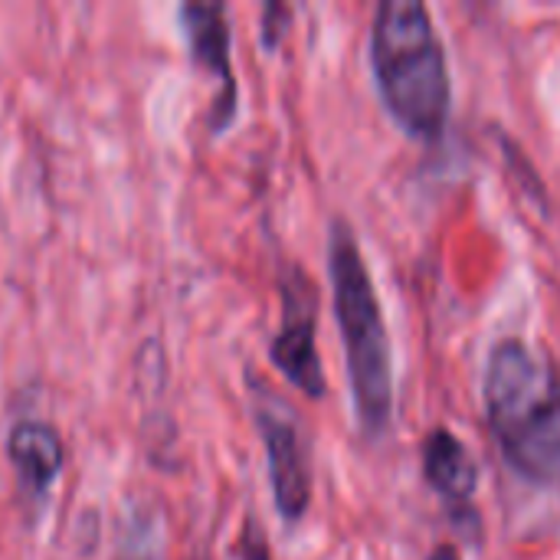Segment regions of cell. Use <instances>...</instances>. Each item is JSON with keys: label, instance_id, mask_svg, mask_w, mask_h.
<instances>
[{"label": "cell", "instance_id": "obj_6", "mask_svg": "<svg viewBox=\"0 0 560 560\" xmlns=\"http://www.w3.org/2000/svg\"><path fill=\"white\" fill-rule=\"evenodd\" d=\"M180 13H184L194 62L220 82V95H217L213 115H210V128L220 131L230 125V118L236 112V79H233V66H230L226 7L223 3H184Z\"/></svg>", "mask_w": 560, "mask_h": 560}, {"label": "cell", "instance_id": "obj_7", "mask_svg": "<svg viewBox=\"0 0 560 560\" xmlns=\"http://www.w3.org/2000/svg\"><path fill=\"white\" fill-rule=\"evenodd\" d=\"M423 476L433 486V492L443 495L450 505H469L476 499L479 466L469 446L446 427L430 430L423 440Z\"/></svg>", "mask_w": 560, "mask_h": 560}, {"label": "cell", "instance_id": "obj_4", "mask_svg": "<svg viewBox=\"0 0 560 560\" xmlns=\"http://www.w3.org/2000/svg\"><path fill=\"white\" fill-rule=\"evenodd\" d=\"M253 400H256V427L266 443L276 509L285 522H302L312 502V469H308V450L299 420L289 410V404H282L266 387H256Z\"/></svg>", "mask_w": 560, "mask_h": 560}, {"label": "cell", "instance_id": "obj_1", "mask_svg": "<svg viewBox=\"0 0 560 560\" xmlns=\"http://www.w3.org/2000/svg\"><path fill=\"white\" fill-rule=\"evenodd\" d=\"M486 417L502 459L532 486L560 489V371L528 341L502 338L486 361Z\"/></svg>", "mask_w": 560, "mask_h": 560}, {"label": "cell", "instance_id": "obj_3", "mask_svg": "<svg viewBox=\"0 0 560 560\" xmlns=\"http://www.w3.org/2000/svg\"><path fill=\"white\" fill-rule=\"evenodd\" d=\"M328 272L348 381L354 394V413L361 430L377 440L387 433L394 417V348L364 253L345 220L331 223Z\"/></svg>", "mask_w": 560, "mask_h": 560}, {"label": "cell", "instance_id": "obj_5", "mask_svg": "<svg viewBox=\"0 0 560 560\" xmlns=\"http://www.w3.org/2000/svg\"><path fill=\"white\" fill-rule=\"evenodd\" d=\"M315 315H318L315 285L302 269H292L289 279L282 282V325L272 338L269 354L272 364L285 374V381L312 400L325 394V371L315 345Z\"/></svg>", "mask_w": 560, "mask_h": 560}, {"label": "cell", "instance_id": "obj_10", "mask_svg": "<svg viewBox=\"0 0 560 560\" xmlns=\"http://www.w3.org/2000/svg\"><path fill=\"white\" fill-rule=\"evenodd\" d=\"M427 560H463V558H459V551H456L453 545H440V548H436V551H433Z\"/></svg>", "mask_w": 560, "mask_h": 560}, {"label": "cell", "instance_id": "obj_2", "mask_svg": "<svg viewBox=\"0 0 560 560\" xmlns=\"http://www.w3.org/2000/svg\"><path fill=\"white\" fill-rule=\"evenodd\" d=\"M371 62L381 98L397 125L436 141L450 125L453 82L443 36L420 0H384L371 26Z\"/></svg>", "mask_w": 560, "mask_h": 560}, {"label": "cell", "instance_id": "obj_9", "mask_svg": "<svg viewBox=\"0 0 560 560\" xmlns=\"http://www.w3.org/2000/svg\"><path fill=\"white\" fill-rule=\"evenodd\" d=\"M243 560H269L266 545H262V535H256V528H249V538H246V548H243Z\"/></svg>", "mask_w": 560, "mask_h": 560}, {"label": "cell", "instance_id": "obj_8", "mask_svg": "<svg viewBox=\"0 0 560 560\" xmlns=\"http://www.w3.org/2000/svg\"><path fill=\"white\" fill-rule=\"evenodd\" d=\"M7 453H10V463L16 469V479L23 486V492L30 499H39L59 476L62 469V440L59 433L49 427V423H39V420H23L10 430V440H7Z\"/></svg>", "mask_w": 560, "mask_h": 560}]
</instances>
